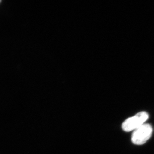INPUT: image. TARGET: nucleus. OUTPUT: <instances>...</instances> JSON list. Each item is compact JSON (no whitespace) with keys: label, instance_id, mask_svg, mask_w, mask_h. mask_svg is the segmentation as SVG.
<instances>
[{"label":"nucleus","instance_id":"nucleus-1","mask_svg":"<svg viewBox=\"0 0 154 154\" xmlns=\"http://www.w3.org/2000/svg\"><path fill=\"white\" fill-rule=\"evenodd\" d=\"M149 116L146 112H139L134 116L127 119L123 122L122 125V129L126 132L135 130L145 124Z\"/></svg>","mask_w":154,"mask_h":154},{"label":"nucleus","instance_id":"nucleus-2","mask_svg":"<svg viewBox=\"0 0 154 154\" xmlns=\"http://www.w3.org/2000/svg\"><path fill=\"white\" fill-rule=\"evenodd\" d=\"M153 128L149 124H144L133 133L131 141L134 144L140 145L145 143L151 137Z\"/></svg>","mask_w":154,"mask_h":154},{"label":"nucleus","instance_id":"nucleus-3","mask_svg":"<svg viewBox=\"0 0 154 154\" xmlns=\"http://www.w3.org/2000/svg\"><path fill=\"white\" fill-rule=\"evenodd\" d=\"M0 2H1V1H0Z\"/></svg>","mask_w":154,"mask_h":154}]
</instances>
